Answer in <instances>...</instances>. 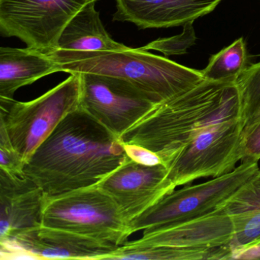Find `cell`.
Masks as SVG:
<instances>
[{
	"label": "cell",
	"mask_w": 260,
	"mask_h": 260,
	"mask_svg": "<svg viewBox=\"0 0 260 260\" xmlns=\"http://www.w3.org/2000/svg\"><path fill=\"white\" fill-rule=\"evenodd\" d=\"M130 160L121 139L79 107L38 147L24 173L51 197L97 185Z\"/></svg>",
	"instance_id": "obj_1"
},
{
	"label": "cell",
	"mask_w": 260,
	"mask_h": 260,
	"mask_svg": "<svg viewBox=\"0 0 260 260\" xmlns=\"http://www.w3.org/2000/svg\"><path fill=\"white\" fill-rule=\"evenodd\" d=\"M48 54L58 63L59 72L118 77L147 92L157 104L189 90L205 80L201 71L151 54L142 48Z\"/></svg>",
	"instance_id": "obj_2"
},
{
	"label": "cell",
	"mask_w": 260,
	"mask_h": 260,
	"mask_svg": "<svg viewBox=\"0 0 260 260\" xmlns=\"http://www.w3.org/2000/svg\"><path fill=\"white\" fill-rule=\"evenodd\" d=\"M235 83L204 80L155 106L120 138L121 142L148 149L168 168L199 124L219 107Z\"/></svg>",
	"instance_id": "obj_3"
},
{
	"label": "cell",
	"mask_w": 260,
	"mask_h": 260,
	"mask_svg": "<svg viewBox=\"0 0 260 260\" xmlns=\"http://www.w3.org/2000/svg\"><path fill=\"white\" fill-rule=\"evenodd\" d=\"M237 84L219 107L198 126L189 142L169 166L168 178L176 187L204 177L233 171L243 157V135L239 120Z\"/></svg>",
	"instance_id": "obj_4"
},
{
	"label": "cell",
	"mask_w": 260,
	"mask_h": 260,
	"mask_svg": "<svg viewBox=\"0 0 260 260\" xmlns=\"http://www.w3.org/2000/svg\"><path fill=\"white\" fill-rule=\"evenodd\" d=\"M42 225L120 247L130 237L129 222L113 198L97 185L45 196Z\"/></svg>",
	"instance_id": "obj_5"
},
{
	"label": "cell",
	"mask_w": 260,
	"mask_h": 260,
	"mask_svg": "<svg viewBox=\"0 0 260 260\" xmlns=\"http://www.w3.org/2000/svg\"><path fill=\"white\" fill-rule=\"evenodd\" d=\"M80 74H71L32 101H0V128L26 164L63 118L80 107Z\"/></svg>",
	"instance_id": "obj_6"
},
{
	"label": "cell",
	"mask_w": 260,
	"mask_h": 260,
	"mask_svg": "<svg viewBox=\"0 0 260 260\" xmlns=\"http://www.w3.org/2000/svg\"><path fill=\"white\" fill-rule=\"evenodd\" d=\"M258 170V161H244L226 174L174 190L129 222L131 234H145L220 209Z\"/></svg>",
	"instance_id": "obj_7"
},
{
	"label": "cell",
	"mask_w": 260,
	"mask_h": 260,
	"mask_svg": "<svg viewBox=\"0 0 260 260\" xmlns=\"http://www.w3.org/2000/svg\"><path fill=\"white\" fill-rule=\"evenodd\" d=\"M98 0H0V32L20 39L27 48L55 52L67 25Z\"/></svg>",
	"instance_id": "obj_8"
},
{
	"label": "cell",
	"mask_w": 260,
	"mask_h": 260,
	"mask_svg": "<svg viewBox=\"0 0 260 260\" xmlns=\"http://www.w3.org/2000/svg\"><path fill=\"white\" fill-rule=\"evenodd\" d=\"M79 74L80 107L119 138L158 105L127 80L102 74Z\"/></svg>",
	"instance_id": "obj_9"
},
{
	"label": "cell",
	"mask_w": 260,
	"mask_h": 260,
	"mask_svg": "<svg viewBox=\"0 0 260 260\" xmlns=\"http://www.w3.org/2000/svg\"><path fill=\"white\" fill-rule=\"evenodd\" d=\"M1 258L108 259L119 247L57 228L42 226L1 240Z\"/></svg>",
	"instance_id": "obj_10"
},
{
	"label": "cell",
	"mask_w": 260,
	"mask_h": 260,
	"mask_svg": "<svg viewBox=\"0 0 260 260\" xmlns=\"http://www.w3.org/2000/svg\"><path fill=\"white\" fill-rule=\"evenodd\" d=\"M98 185L113 198L128 222L176 188L164 164L147 166L132 160L118 167Z\"/></svg>",
	"instance_id": "obj_11"
},
{
	"label": "cell",
	"mask_w": 260,
	"mask_h": 260,
	"mask_svg": "<svg viewBox=\"0 0 260 260\" xmlns=\"http://www.w3.org/2000/svg\"><path fill=\"white\" fill-rule=\"evenodd\" d=\"M234 236L232 218L223 208L143 234L134 246L212 248L229 245Z\"/></svg>",
	"instance_id": "obj_12"
},
{
	"label": "cell",
	"mask_w": 260,
	"mask_h": 260,
	"mask_svg": "<svg viewBox=\"0 0 260 260\" xmlns=\"http://www.w3.org/2000/svg\"><path fill=\"white\" fill-rule=\"evenodd\" d=\"M113 20L140 29L185 25L211 13L223 0H115Z\"/></svg>",
	"instance_id": "obj_13"
},
{
	"label": "cell",
	"mask_w": 260,
	"mask_h": 260,
	"mask_svg": "<svg viewBox=\"0 0 260 260\" xmlns=\"http://www.w3.org/2000/svg\"><path fill=\"white\" fill-rule=\"evenodd\" d=\"M45 196L28 176L0 171V241L42 225Z\"/></svg>",
	"instance_id": "obj_14"
},
{
	"label": "cell",
	"mask_w": 260,
	"mask_h": 260,
	"mask_svg": "<svg viewBox=\"0 0 260 260\" xmlns=\"http://www.w3.org/2000/svg\"><path fill=\"white\" fill-rule=\"evenodd\" d=\"M57 72L58 63L49 54L29 48L2 47L0 48V101L14 100L18 89Z\"/></svg>",
	"instance_id": "obj_15"
},
{
	"label": "cell",
	"mask_w": 260,
	"mask_h": 260,
	"mask_svg": "<svg viewBox=\"0 0 260 260\" xmlns=\"http://www.w3.org/2000/svg\"><path fill=\"white\" fill-rule=\"evenodd\" d=\"M95 7V3H91L74 16L62 32L55 52L112 51L127 48L112 39Z\"/></svg>",
	"instance_id": "obj_16"
},
{
	"label": "cell",
	"mask_w": 260,
	"mask_h": 260,
	"mask_svg": "<svg viewBox=\"0 0 260 260\" xmlns=\"http://www.w3.org/2000/svg\"><path fill=\"white\" fill-rule=\"evenodd\" d=\"M108 259L228 260L232 259V251L229 245L212 248H188L134 246L127 242Z\"/></svg>",
	"instance_id": "obj_17"
},
{
	"label": "cell",
	"mask_w": 260,
	"mask_h": 260,
	"mask_svg": "<svg viewBox=\"0 0 260 260\" xmlns=\"http://www.w3.org/2000/svg\"><path fill=\"white\" fill-rule=\"evenodd\" d=\"M243 141L260 123V62L248 67L236 82Z\"/></svg>",
	"instance_id": "obj_18"
},
{
	"label": "cell",
	"mask_w": 260,
	"mask_h": 260,
	"mask_svg": "<svg viewBox=\"0 0 260 260\" xmlns=\"http://www.w3.org/2000/svg\"><path fill=\"white\" fill-rule=\"evenodd\" d=\"M246 44L242 38L233 42L210 59L206 68L201 71L205 80L236 83L248 68Z\"/></svg>",
	"instance_id": "obj_19"
},
{
	"label": "cell",
	"mask_w": 260,
	"mask_h": 260,
	"mask_svg": "<svg viewBox=\"0 0 260 260\" xmlns=\"http://www.w3.org/2000/svg\"><path fill=\"white\" fill-rule=\"evenodd\" d=\"M222 208L232 219L242 218L260 211V170Z\"/></svg>",
	"instance_id": "obj_20"
},
{
	"label": "cell",
	"mask_w": 260,
	"mask_h": 260,
	"mask_svg": "<svg viewBox=\"0 0 260 260\" xmlns=\"http://www.w3.org/2000/svg\"><path fill=\"white\" fill-rule=\"evenodd\" d=\"M234 236L230 243L233 254L260 243V211L242 218L232 219Z\"/></svg>",
	"instance_id": "obj_21"
},
{
	"label": "cell",
	"mask_w": 260,
	"mask_h": 260,
	"mask_svg": "<svg viewBox=\"0 0 260 260\" xmlns=\"http://www.w3.org/2000/svg\"><path fill=\"white\" fill-rule=\"evenodd\" d=\"M192 23L189 22L183 25V31L181 34L173 37L156 39L142 47L143 49L159 51L165 56L182 55L185 54L187 50L194 45L197 39Z\"/></svg>",
	"instance_id": "obj_22"
},
{
	"label": "cell",
	"mask_w": 260,
	"mask_h": 260,
	"mask_svg": "<svg viewBox=\"0 0 260 260\" xmlns=\"http://www.w3.org/2000/svg\"><path fill=\"white\" fill-rule=\"evenodd\" d=\"M0 171L11 176H23L25 162L14 150L4 129L0 128Z\"/></svg>",
	"instance_id": "obj_23"
},
{
	"label": "cell",
	"mask_w": 260,
	"mask_h": 260,
	"mask_svg": "<svg viewBox=\"0 0 260 260\" xmlns=\"http://www.w3.org/2000/svg\"><path fill=\"white\" fill-rule=\"evenodd\" d=\"M124 147L127 156L132 161L147 166L162 164L160 158L156 153L145 147L135 144H124Z\"/></svg>",
	"instance_id": "obj_24"
},
{
	"label": "cell",
	"mask_w": 260,
	"mask_h": 260,
	"mask_svg": "<svg viewBox=\"0 0 260 260\" xmlns=\"http://www.w3.org/2000/svg\"><path fill=\"white\" fill-rule=\"evenodd\" d=\"M260 159V123L243 139L242 162Z\"/></svg>",
	"instance_id": "obj_25"
},
{
	"label": "cell",
	"mask_w": 260,
	"mask_h": 260,
	"mask_svg": "<svg viewBox=\"0 0 260 260\" xmlns=\"http://www.w3.org/2000/svg\"><path fill=\"white\" fill-rule=\"evenodd\" d=\"M232 259L258 260L260 259V243L245 248L233 254Z\"/></svg>",
	"instance_id": "obj_26"
}]
</instances>
